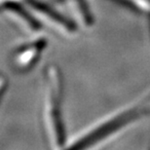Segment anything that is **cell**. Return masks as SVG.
Returning a JSON list of instances; mask_svg holds the SVG:
<instances>
[{
	"instance_id": "cell-5",
	"label": "cell",
	"mask_w": 150,
	"mask_h": 150,
	"mask_svg": "<svg viewBox=\"0 0 150 150\" xmlns=\"http://www.w3.org/2000/svg\"><path fill=\"white\" fill-rule=\"evenodd\" d=\"M0 13L7 18L20 30L25 33L36 35L43 26L25 1L9 0L0 7Z\"/></svg>"
},
{
	"instance_id": "cell-4",
	"label": "cell",
	"mask_w": 150,
	"mask_h": 150,
	"mask_svg": "<svg viewBox=\"0 0 150 150\" xmlns=\"http://www.w3.org/2000/svg\"><path fill=\"white\" fill-rule=\"evenodd\" d=\"M47 47V39L33 35L32 39L18 45L10 55V65L17 73H28L40 61Z\"/></svg>"
},
{
	"instance_id": "cell-7",
	"label": "cell",
	"mask_w": 150,
	"mask_h": 150,
	"mask_svg": "<svg viewBox=\"0 0 150 150\" xmlns=\"http://www.w3.org/2000/svg\"><path fill=\"white\" fill-rule=\"evenodd\" d=\"M142 13H150V0H119Z\"/></svg>"
},
{
	"instance_id": "cell-6",
	"label": "cell",
	"mask_w": 150,
	"mask_h": 150,
	"mask_svg": "<svg viewBox=\"0 0 150 150\" xmlns=\"http://www.w3.org/2000/svg\"><path fill=\"white\" fill-rule=\"evenodd\" d=\"M67 6L74 17V21L84 28H90L94 23V17L87 0H62Z\"/></svg>"
},
{
	"instance_id": "cell-1",
	"label": "cell",
	"mask_w": 150,
	"mask_h": 150,
	"mask_svg": "<svg viewBox=\"0 0 150 150\" xmlns=\"http://www.w3.org/2000/svg\"><path fill=\"white\" fill-rule=\"evenodd\" d=\"M150 115V92L137 101L113 112L100 121L96 122L90 128L74 137L67 142V148L85 149L95 147L116 136L119 132L134 123Z\"/></svg>"
},
{
	"instance_id": "cell-8",
	"label": "cell",
	"mask_w": 150,
	"mask_h": 150,
	"mask_svg": "<svg viewBox=\"0 0 150 150\" xmlns=\"http://www.w3.org/2000/svg\"><path fill=\"white\" fill-rule=\"evenodd\" d=\"M8 87V81L7 78L4 74L0 73V103H1L3 97H4L6 90H7Z\"/></svg>"
},
{
	"instance_id": "cell-2",
	"label": "cell",
	"mask_w": 150,
	"mask_h": 150,
	"mask_svg": "<svg viewBox=\"0 0 150 150\" xmlns=\"http://www.w3.org/2000/svg\"><path fill=\"white\" fill-rule=\"evenodd\" d=\"M43 92V128L49 145L55 149L67 148V139L64 117V78L55 64L44 71Z\"/></svg>"
},
{
	"instance_id": "cell-3",
	"label": "cell",
	"mask_w": 150,
	"mask_h": 150,
	"mask_svg": "<svg viewBox=\"0 0 150 150\" xmlns=\"http://www.w3.org/2000/svg\"><path fill=\"white\" fill-rule=\"evenodd\" d=\"M25 2L42 26H47L62 37H73L77 34V23L68 19L46 2L42 0H25Z\"/></svg>"
}]
</instances>
